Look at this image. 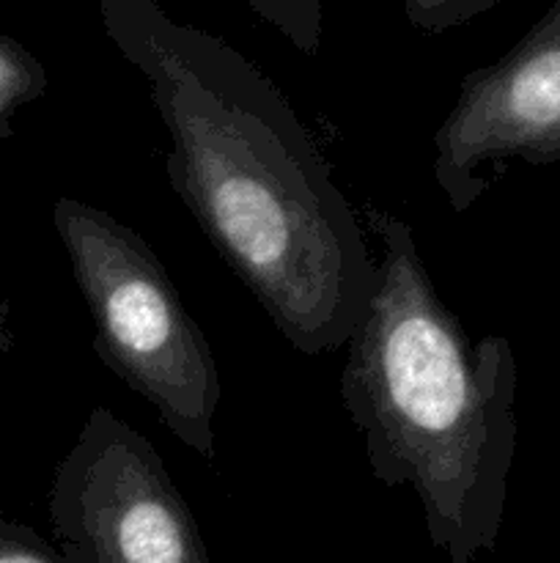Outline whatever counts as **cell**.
<instances>
[{
  "label": "cell",
  "mask_w": 560,
  "mask_h": 563,
  "mask_svg": "<svg viewBox=\"0 0 560 563\" xmlns=\"http://www.w3.org/2000/svg\"><path fill=\"white\" fill-rule=\"evenodd\" d=\"M146 77L168 179L206 240L302 355L349 344L377 278L366 231L307 126L261 69L154 0H102Z\"/></svg>",
  "instance_id": "1"
},
{
  "label": "cell",
  "mask_w": 560,
  "mask_h": 563,
  "mask_svg": "<svg viewBox=\"0 0 560 563\" xmlns=\"http://www.w3.org/2000/svg\"><path fill=\"white\" fill-rule=\"evenodd\" d=\"M379 240L371 300L351 333L340 399L384 487H412L428 542L448 563L497 548L516 449V361L508 339L470 341L439 297L415 231L366 209Z\"/></svg>",
  "instance_id": "2"
},
{
  "label": "cell",
  "mask_w": 560,
  "mask_h": 563,
  "mask_svg": "<svg viewBox=\"0 0 560 563\" xmlns=\"http://www.w3.org/2000/svg\"><path fill=\"white\" fill-rule=\"evenodd\" d=\"M53 225L91 313L99 361L157 410L173 438L214 462L217 361L157 253L135 229L80 198H58Z\"/></svg>",
  "instance_id": "3"
},
{
  "label": "cell",
  "mask_w": 560,
  "mask_h": 563,
  "mask_svg": "<svg viewBox=\"0 0 560 563\" xmlns=\"http://www.w3.org/2000/svg\"><path fill=\"white\" fill-rule=\"evenodd\" d=\"M47 509L66 563H212L163 456L108 407L55 467Z\"/></svg>",
  "instance_id": "4"
},
{
  "label": "cell",
  "mask_w": 560,
  "mask_h": 563,
  "mask_svg": "<svg viewBox=\"0 0 560 563\" xmlns=\"http://www.w3.org/2000/svg\"><path fill=\"white\" fill-rule=\"evenodd\" d=\"M560 165V0L497 64L461 80L434 132V181L450 209L486 192V165Z\"/></svg>",
  "instance_id": "5"
},
{
  "label": "cell",
  "mask_w": 560,
  "mask_h": 563,
  "mask_svg": "<svg viewBox=\"0 0 560 563\" xmlns=\"http://www.w3.org/2000/svg\"><path fill=\"white\" fill-rule=\"evenodd\" d=\"M44 91V66L22 44L0 33V141L14 135L16 113L42 99Z\"/></svg>",
  "instance_id": "6"
},
{
  "label": "cell",
  "mask_w": 560,
  "mask_h": 563,
  "mask_svg": "<svg viewBox=\"0 0 560 563\" xmlns=\"http://www.w3.org/2000/svg\"><path fill=\"white\" fill-rule=\"evenodd\" d=\"M253 11L272 22L296 49L316 55L322 47V3L318 0H247Z\"/></svg>",
  "instance_id": "7"
},
{
  "label": "cell",
  "mask_w": 560,
  "mask_h": 563,
  "mask_svg": "<svg viewBox=\"0 0 560 563\" xmlns=\"http://www.w3.org/2000/svg\"><path fill=\"white\" fill-rule=\"evenodd\" d=\"M497 0H404L406 16L415 27L426 33H443L461 25L475 14H483Z\"/></svg>",
  "instance_id": "8"
},
{
  "label": "cell",
  "mask_w": 560,
  "mask_h": 563,
  "mask_svg": "<svg viewBox=\"0 0 560 563\" xmlns=\"http://www.w3.org/2000/svg\"><path fill=\"white\" fill-rule=\"evenodd\" d=\"M0 563H66L33 528L0 517Z\"/></svg>",
  "instance_id": "9"
},
{
  "label": "cell",
  "mask_w": 560,
  "mask_h": 563,
  "mask_svg": "<svg viewBox=\"0 0 560 563\" xmlns=\"http://www.w3.org/2000/svg\"><path fill=\"white\" fill-rule=\"evenodd\" d=\"M14 350V330H11V308L0 300V355Z\"/></svg>",
  "instance_id": "10"
}]
</instances>
